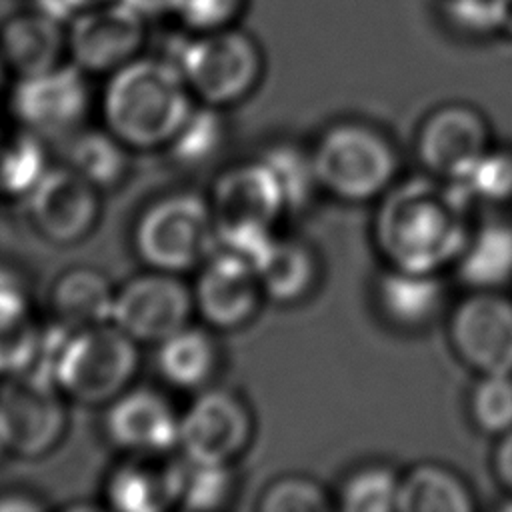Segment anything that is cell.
<instances>
[{"instance_id":"d590c367","label":"cell","mask_w":512,"mask_h":512,"mask_svg":"<svg viewBox=\"0 0 512 512\" xmlns=\"http://www.w3.org/2000/svg\"><path fill=\"white\" fill-rule=\"evenodd\" d=\"M246 0H172L170 14L188 32H208L234 26Z\"/></svg>"},{"instance_id":"f546056e","label":"cell","mask_w":512,"mask_h":512,"mask_svg":"<svg viewBox=\"0 0 512 512\" xmlns=\"http://www.w3.org/2000/svg\"><path fill=\"white\" fill-rule=\"evenodd\" d=\"M44 140L32 132L18 130L12 138L0 140V194L28 196L44 172L46 162Z\"/></svg>"},{"instance_id":"83f0119b","label":"cell","mask_w":512,"mask_h":512,"mask_svg":"<svg viewBox=\"0 0 512 512\" xmlns=\"http://www.w3.org/2000/svg\"><path fill=\"white\" fill-rule=\"evenodd\" d=\"M402 476L388 464L354 468L338 486L336 508L344 512H398Z\"/></svg>"},{"instance_id":"30bf717a","label":"cell","mask_w":512,"mask_h":512,"mask_svg":"<svg viewBox=\"0 0 512 512\" xmlns=\"http://www.w3.org/2000/svg\"><path fill=\"white\" fill-rule=\"evenodd\" d=\"M254 414L230 388L206 386L180 414V456L192 462L234 464L254 438Z\"/></svg>"},{"instance_id":"ab89813d","label":"cell","mask_w":512,"mask_h":512,"mask_svg":"<svg viewBox=\"0 0 512 512\" xmlns=\"http://www.w3.org/2000/svg\"><path fill=\"white\" fill-rule=\"evenodd\" d=\"M46 502L30 490H4L0 492V512H32L44 510Z\"/></svg>"},{"instance_id":"7c38bea8","label":"cell","mask_w":512,"mask_h":512,"mask_svg":"<svg viewBox=\"0 0 512 512\" xmlns=\"http://www.w3.org/2000/svg\"><path fill=\"white\" fill-rule=\"evenodd\" d=\"M144 40L146 18L122 0L86 8L66 26L68 62L88 76H108L138 58Z\"/></svg>"},{"instance_id":"484cf974","label":"cell","mask_w":512,"mask_h":512,"mask_svg":"<svg viewBox=\"0 0 512 512\" xmlns=\"http://www.w3.org/2000/svg\"><path fill=\"white\" fill-rule=\"evenodd\" d=\"M130 152L132 150L104 126L96 130L80 128L68 140L64 164L102 192L116 188L128 176Z\"/></svg>"},{"instance_id":"9a60e30c","label":"cell","mask_w":512,"mask_h":512,"mask_svg":"<svg viewBox=\"0 0 512 512\" xmlns=\"http://www.w3.org/2000/svg\"><path fill=\"white\" fill-rule=\"evenodd\" d=\"M34 230L56 246H72L100 220V190L68 164L50 166L26 196Z\"/></svg>"},{"instance_id":"836d02e7","label":"cell","mask_w":512,"mask_h":512,"mask_svg":"<svg viewBox=\"0 0 512 512\" xmlns=\"http://www.w3.org/2000/svg\"><path fill=\"white\" fill-rule=\"evenodd\" d=\"M334 506L336 502L330 492L318 480L304 474L274 478L256 502L260 512H326Z\"/></svg>"},{"instance_id":"3957f363","label":"cell","mask_w":512,"mask_h":512,"mask_svg":"<svg viewBox=\"0 0 512 512\" xmlns=\"http://www.w3.org/2000/svg\"><path fill=\"white\" fill-rule=\"evenodd\" d=\"M138 346L114 322L80 330L50 322L34 368L50 374L68 400L106 406L132 386L140 366Z\"/></svg>"},{"instance_id":"7bdbcfd3","label":"cell","mask_w":512,"mask_h":512,"mask_svg":"<svg viewBox=\"0 0 512 512\" xmlns=\"http://www.w3.org/2000/svg\"><path fill=\"white\" fill-rule=\"evenodd\" d=\"M8 70H6V66H4V62H2V56H0V84H2V78H4V74H6Z\"/></svg>"},{"instance_id":"d6986e66","label":"cell","mask_w":512,"mask_h":512,"mask_svg":"<svg viewBox=\"0 0 512 512\" xmlns=\"http://www.w3.org/2000/svg\"><path fill=\"white\" fill-rule=\"evenodd\" d=\"M374 302L388 326L400 332H418L440 316L446 304V290L434 272L386 266L376 278Z\"/></svg>"},{"instance_id":"ac0fdd59","label":"cell","mask_w":512,"mask_h":512,"mask_svg":"<svg viewBox=\"0 0 512 512\" xmlns=\"http://www.w3.org/2000/svg\"><path fill=\"white\" fill-rule=\"evenodd\" d=\"M182 456H126L104 482L106 508L118 512H164L178 506Z\"/></svg>"},{"instance_id":"44dd1931","label":"cell","mask_w":512,"mask_h":512,"mask_svg":"<svg viewBox=\"0 0 512 512\" xmlns=\"http://www.w3.org/2000/svg\"><path fill=\"white\" fill-rule=\"evenodd\" d=\"M254 266L266 300L282 306L306 300L320 280L316 250L310 242L292 234H274Z\"/></svg>"},{"instance_id":"d6a6232c","label":"cell","mask_w":512,"mask_h":512,"mask_svg":"<svg viewBox=\"0 0 512 512\" xmlns=\"http://www.w3.org/2000/svg\"><path fill=\"white\" fill-rule=\"evenodd\" d=\"M468 414L484 434L512 430V374H480L468 396Z\"/></svg>"},{"instance_id":"e575fe53","label":"cell","mask_w":512,"mask_h":512,"mask_svg":"<svg viewBox=\"0 0 512 512\" xmlns=\"http://www.w3.org/2000/svg\"><path fill=\"white\" fill-rule=\"evenodd\" d=\"M44 328L36 320L0 330V378H10L28 372L36 366L42 350Z\"/></svg>"},{"instance_id":"4dcf8cb0","label":"cell","mask_w":512,"mask_h":512,"mask_svg":"<svg viewBox=\"0 0 512 512\" xmlns=\"http://www.w3.org/2000/svg\"><path fill=\"white\" fill-rule=\"evenodd\" d=\"M274 172L288 212H302L320 192L312 154L296 142H274L260 156Z\"/></svg>"},{"instance_id":"e0dca14e","label":"cell","mask_w":512,"mask_h":512,"mask_svg":"<svg viewBox=\"0 0 512 512\" xmlns=\"http://www.w3.org/2000/svg\"><path fill=\"white\" fill-rule=\"evenodd\" d=\"M180 414L156 388L130 386L104 414V434L124 456H158L178 450Z\"/></svg>"},{"instance_id":"2e32d148","label":"cell","mask_w":512,"mask_h":512,"mask_svg":"<svg viewBox=\"0 0 512 512\" xmlns=\"http://www.w3.org/2000/svg\"><path fill=\"white\" fill-rule=\"evenodd\" d=\"M490 126L484 114L464 102L434 108L416 134V156L426 172L456 182L490 148Z\"/></svg>"},{"instance_id":"4fadbf2b","label":"cell","mask_w":512,"mask_h":512,"mask_svg":"<svg viewBox=\"0 0 512 512\" xmlns=\"http://www.w3.org/2000/svg\"><path fill=\"white\" fill-rule=\"evenodd\" d=\"M448 342L476 374H512V298L470 290L450 312Z\"/></svg>"},{"instance_id":"7a4b0ae2","label":"cell","mask_w":512,"mask_h":512,"mask_svg":"<svg viewBox=\"0 0 512 512\" xmlns=\"http://www.w3.org/2000/svg\"><path fill=\"white\" fill-rule=\"evenodd\" d=\"M194 102L170 58L140 54L106 76L98 108L102 126L132 152H142L166 148Z\"/></svg>"},{"instance_id":"cb8c5ba5","label":"cell","mask_w":512,"mask_h":512,"mask_svg":"<svg viewBox=\"0 0 512 512\" xmlns=\"http://www.w3.org/2000/svg\"><path fill=\"white\" fill-rule=\"evenodd\" d=\"M456 278L470 290H498L512 282V222L492 220L472 230L454 262Z\"/></svg>"},{"instance_id":"4316f807","label":"cell","mask_w":512,"mask_h":512,"mask_svg":"<svg viewBox=\"0 0 512 512\" xmlns=\"http://www.w3.org/2000/svg\"><path fill=\"white\" fill-rule=\"evenodd\" d=\"M228 140L224 108L194 102L190 114L164 148L168 156L188 168L204 166L214 160Z\"/></svg>"},{"instance_id":"5b68a950","label":"cell","mask_w":512,"mask_h":512,"mask_svg":"<svg viewBox=\"0 0 512 512\" xmlns=\"http://www.w3.org/2000/svg\"><path fill=\"white\" fill-rule=\"evenodd\" d=\"M218 228V246L256 262L274 238L276 222L288 214L286 198L262 160H244L222 170L208 192Z\"/></svg>"},{"instance_id":"6da1fadb","label":"cell","mask_w":512,"mask_h":512,"mask_svg":"<svg viewBox=\"0 0 512 512\" xmlns=\"http://www.w3.org/2000/svg\"><path fill=\"white\" fill-rule=\"evenodd\" d=\"M466 210L468 202L450 182L394 184L374 214V244L392 268L440 274L454 266L472 232Z\"/></svg>"},{"instance_id":"b9f144b4","label":"cell","mask_w":512,"mask_h":512,"mask_svg":"<svg viewBox=\"0 0 512 512\" xmlns=\"http://www.w3.org/2000/svg\"><path fill=\"white\" fill-rule=\"evenodd\" d=\"M122 2L128 4L132 10H136L146 20L162 16V14H170V6H172V0H122Z\"/></svg>"},{"instance_id":"ba28073f","label":"cell","mask_w":512,"mask_h":512,"mask_svg":"<svg viewBox=\"0 0 512 512\" xmlns=\"http://www.w3.org/2000/svg\"><path fill=\"white\" fill-rule=\"evenodd\" d=\"M68 398L42 370H28L0 382V436L6 454L42 458L68 430Z\"/></svg>"},{"instance_id":"603a6c76","label":"cell","mask_w":512,"mask_h":512,"mask_svg":"<svg viewBox=\"0 0 512 512\" xmlns=\"http://www.w3.org/2000/svg\"><path fill=\"white\" fill-rule=\"evenodd\" d=\"M156 346L158 372L164 382L178 390H204L212 384L222 362L216 330L206 324L190 322Z\"/></svg>"},{"instance_id":"f35d334b","label":"cell","mask_w":512,"mask_h":512,"mask_svg":"<svg viewBox=\"0 0 512 512\" xmlns=\"http://www.w3.org/2000/svg\"><path fill=\"white\" fill-rule=\"evenodd\" d=\"M106 2H112V0H36V10L40 12H46L58 20H70L74 14L86 10V8H92V6H100V4H106Z\"/></svg>"},{"instance_id":"52a82bcc","label":"cell","mask_w":512,"mask_h":512,"mask_svg":"<svg viewBox=\"0 0 512 512\" xmlns=\"http://www.w3.org/2000/svg\"><path fill=\"white\" fill-rule=\"evenodd\" d=\"M168 58L180 68L196 102L224 110L246 100L264 74L258 40L236 26L190 32Z\"/></svg>"},{"instance_id":"7402d4cb","label":"cell","mask_w":512,"mask_h":512,"mask_svg":"<svg viewBox=\"0 0 512 512\" xmlns=\"http://www.w3.org/2000/svg\"><path fill=\"white\" fill-rule=\"evenodd\" d=\"M116 286L94 266H72L56 276L48 292L52 322L80 330L112 322Z\"/></svg>"},{"instance_id":"ffe728a7","label":"cell","mask_w":512,"mask_h":512,"mask_svg":"<svg viewBox=\"0 0 512 512\" xmlns=\"http://www.w3.org/2000/svg\"><path fill=\"white\" fill-rule=\"evenodd\" d=\"M0 56L16 78L42 74L66 62L64 22L36 8L6 18L0 26Z\"/></svg>"},{"instance_id":"277c9868","label":"cell","mask_w":512,"mask_h":512,"mask_svg":"<svg viewBox=\"0 0 512 512\" xmlns=\"http://www.w3.org/2000/svg\"><path fill=\"white\" fill-rule=\"evenodd\" d=\"M310 154L320 192L348 204L380 200L394 186L400 168L394 142L362 120L330 124Z\"/></svg>"},{"instance_id":"d4e9b609","label":"cell","mask_w":512,"mask_h":512,"mask_svg":"<svg viewBox=\"0 0 512 512\" xmlns=\"http://www.w3.org/2000/svg\"><path fill=\"white\" fill-rule=\"evenodd\" d=\"M474 508L468 484L442 464L422 462L402 476L398 512H470Z\"/></svg>"},{"instance_id":"74e56055","label":"cell","mask_w":512,"mask_h":512,"mask_svg":"<svg viewBox=\"0 0 512 512\" xmlns=\"http://www.w3.org/2000/svg\"><path fill=\"white\" fill-rule=\"evenodd\" d=\"M492 470L500 486L512 496V430L498 436V442L492 454Z\"/></svg>"},{"instance_id":"1f68e13d","label":"cell","mask_w":512,"mask_h":512,"mask_svg":"<svg viewBox=\"0 0 512 512\" xmlns=\"http://www.w3.org/2000/svg\"><path fill=\"white\" fill-rule=\"evenodd\" d=\"M468 202L504 204L512 200V150L488 148L456 182H450Z\"/></svg>"},{"instance_id":"ee69618b","label":"cell","mask_w":512,"mask_h":512,"mask_svg":"<svg viewBox=\"0 0 512 512\" xmlns=\"http://www.w3.org/2000/svg\"><path fill=\"white\" fill-rule=\"evenodd\" d=\"M6 454V448H4V442H2V436H0V456Z\"/></svg>"},{"instance_id":"8d00e7d4","label":"cell","mask_w":512,"mask_h":512,"mask_svg":"<svg viewBox=\"0 0 512 512\" xmlns=\"http://www.w3.org/2000/svg\"><path fill=\"white\" fill-rule=\"evenodd\" d=\"M32 318V300L24 280L14 270L0 268V330Z\"/></svg>"},{"instance_id":"5bb4252c","label":"cell","mask_w":512,"mask_h":512,"mask_svg":"<svg viewBox=\"0 0 512 512\" xmlns=\"http://www.w3.org/2000/svg\"><path fill=\"white\" fill-rule=\"evenodd\" d=\"M192 296L196 316L216 332L248 326L266 300L254 262L222 248L196 270Z\"/></svg>"},{"instance_id":"9c48e42d","label":"cell","mask_w":512,"mask_h":512,"mask_svg":"<svg viewBox=\"0 0 512 512\" xmlns=\"http://www.w3.org/2000/svg\"><path fill=\"white\" fill-rule=\"evenodd\" d=\"M90 106L88 74L68 60L42 74L16 78L10 94V112L18 128L42 140L76 134L84 128Z\"/></svg>"},{"instance_id":"8992f818","label":"cell","mask_w":512,"mask_h":512,"mask_svg":"<svg viewBox=\"0 0 512 512\" xmlns=\"http://www.w3.org/2000/svg\"><path fill=\"white\" fill-rule=\"evenodd\" d=\"M132 246L146 268L196 272L218 246L208 196L178 190L154 198L134 222Z\"/></svg>"},{"instance_id":"60d3db41","label":"cell","mask_w":512,"mask_h":512,"mask_svg":"<svg viewBox=\"0 0 512 512\" xmlns=\"http://www.w3.org/2000/svg\"><path fill=\"white\" fill-rule=\"evenodd\" d=\"M498 36L512 40V0H492Z\"/></svg>"},{"instance_id":"f1b7e54d","label":"cell","mask_w":512,"mask_h":512,"mask_svg":"<svg viewBox=\"0 0 512 512\" xmlns=\"http://www.w3.org/2000/svg\"><path fill=\"white\" fill-rule=\"evenodd\" d=\"M238 488L234 464H208L182 458V486L178 508L212 512L226 508Z\"/></svg>"},{"instance_id":"8fae6325","label":"cell","mask_w":512,"mask_h":512,"mask_svg":"<svg viewBox=\"0 0 512 512\" xmlns=\"http://www.w3.org/2000/svg\"><path fill=\"white\" fill-rule=\"evenodd\" d=\"M196 316L182 274L146 268L116 286L112 322L138 344H160Z\"/></svg>"}]
</instances>
